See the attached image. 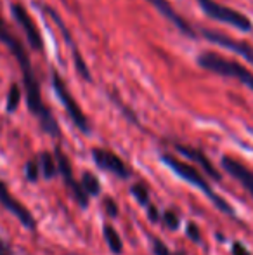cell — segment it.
Returning a JSON list of instances; mask_svg holds the SVG:
<instances>
[{
	"instance_id": "obj_18",
	"label": "cell",
	"mask_w": 253,
	"mask_h": 255,
	"mask_svg": "<svg viewBox=\"0 0 253 255\" xmlns=\"http://www.w3.org/2000/svg\"><path fill=\"white\" fill-rule=\"evenodd\" d=\"M19 101H21V87L17 84H14L9 91V96H7V111L9 113L16 111V108L19 106Z\"/></svg>"
},
{
	"instance_id": "obj_3",
	"label": "cell",
	"mask_w": 253,
	"mask_h": 255,
	"mask_svg": "<svg viewBox=\"0 0 253 255\" xmlns=\"http://www.w3.org/2000/svg\"><path fill=\"white\" fill-rule=\"evenodd\" d=\"M198 64L203 70L212 71V73L220 75V77L234 78V80L241 82L245 87L253 91V73L250 70H247L243 64L236 63V61L227 59V57L220 56L217 52L206 51L198 57Z\"/></svg>"
},
{
	"instance_id": "obj_15",
	"label": "cell",
	"mask_w": 253,
	"mask_h": 255,
	"mask_svg": "<svg viewBox=\"0 0 253 255\" xmlns=\"http://www.w3.org/2000/svg\"><path fill=\"white\" fill-rule=\"evenodd\" d=\"M102 235H104L106 243H108L109 250H111L113 254L120 255L123 252V242H122V238H120L118 231H116L111 224H104V228H102Z\"/></svg>"
},
{
	"instance_id": "obj_16",
	"label": "cell",
	"mask_w": 253,
	"mask_h": 255,
	"mask_svg": "<svg viewBox=\"0 0 253 255\" xmlns=\"http://www.w3.org/2000/svg\"><path fill=\"white\" fill-rule=\"evenodd\" d=\"M82 189H84L85 193L88 195V198L90 196H97L99 193H101V186H99V179L95 177L92 172H85L84 175H82Z\"/></svg>"
},
{
	"instance_id": "obj_5",
	"label": "cell",
	"mask_w": 253,
	"mask_h": 255,
	"mask_svg": "<svg viewBox=\"0 0 253 255\" xmlns=\"http://www.w3.org/2000/svg\"><path fill=\"white\" fill-rule=\"evenodd\" d=\"M52 87H54L59 101L63 103L64 110H66L68 117H70L71 122L75 124V127H77L78 130L88 134V132H90V125H88L87 117H85V113L82 111V108H80V104L77 103V99H75L73 96H71V92L68 91L66 84H64V80L61 78V75L56 73V71L52 73Z\"/></svg>"
},
{
	"instance_id": "obj_13",
	"label": "cell",
	"mask_w": 253,
	"mask_h": 255,
	"mask_svg": "<svg viewBox=\"0 0 253 255\" xmlns=\"http://www.w3.org/2000/svg\"><path fill=\"white\" fill-rule=\"evenodd\" d=\"M220 165H222V168L231 177L236 179V181L250 193L253 198V170H250V168L245 167L241 161L234 160V158H231V156H224L222 160H220Z\"/></svg>"
},
{
	"instance_id": "obj_7",
	"label": "cell",
	"mask_w": 253,
	"mask_h": 255,
	"mask_svg": "<svg viewBox=\"0 0 253 255\" xmlns=\"http://www.w3.org/2000/svg\"><path fill=\"white\" fill-rule=\"evenodd\" d=\"M201 33L208 42L236 52L238 56H241L243 59H247L248 63L253 66V47L252 45H248L247 42H241V40H238V38H233V37H229V35L220 33V31H215V30H201Z\"/></svg>"
},
{
	"instance_id": "obj_10",
	"label": "cell",
	"mask_w": 253,
	"mask_h": 255,
	"mask_svg": "<svg viewBox=\"0 0 253 255\" xmlns=\"http://www.w3.org/2000/svg\"><path fill=\"white\" fill-rule=\"evenodd\" d=\"M10 10H12V17L16 19V23L19 24L21 30L26 35L28 42H30V47H33L35 51H42L44 49V40H42L40 31H38L35 21L31 19V16L28 14V10L21 3H12Z\"/></svg>"
},
{
	"instance_id": "obj_9",
	"label": "cell",
	"mask_w": 253,
	"mask_h": 255,
	"mask_svg": "<svg viewBox=\"0 0 253 255\" xmlns=\"http://www.w3.org/2000/svg\"><path fill=\"white\" fill-rule=\"evenodd\" d=\"M92 160H94V163L97 165L99 168L116 175V177H120V179L130 177V170H128L125 161L113 151H108V149H104V148H94L92 149Z\"/></svg>"
},
{
	"instance_id": "obj_23",
	"label": "cell",
	"mask_w": 253,
	"mask_h": 255,
	"mask_svg": "<svg viewBox=\"0 0 253 255\" xmlns=\"http://www.w3.org/2000/svg\"><path fill=\"white\" fill-rule=\"evenodd\" d=\"M104 208H106V212H108L109 217H116V215H118V205H116V202L113 198L104 200Z\"/></svg>"
},
{
	"instance_id": "obj_8",
	"label": "cell",
	"mask_w": 253,
	"mask_h": 255,
	"mask_svg": "<svg viewBox=\"0 0 253 255\" xmlns=\"http://www.w3.org/2000/svg\"><path fill=\"white\" fill-rule=\"evenodd\" d=\"M0 205H2L5 210H9L10 214H12L14 217H16L17 221L24 226V228L30 229V231H35V226H37V222H35L31 212L28 210V208L24 207L19 200L14 198V196L10 195V191L7 189V186L3 184L2 181H0Z\"/></svg>"
},
{
	"instance_id": "obj_19",
	"label": "cell",
	"mask_w": 253,
	"mask_h": 255,
	"mask_svg": "<svg viewBox=\"0 0 253 255\" xmlns=\"http://www.w3.org/2000/svg\"><path fill=\"white\" fill-rule=\"evenodd\" d=\"M24 175L30 182H37L40 179V167H38L37 160H30L24 167Z\"/></svg>"
},
{
	"instance_id": "obj_17",
	"label": "cell",
	"mask_w": 253,
	"mask_h": 255,
	"mask_svg": "<svg viewBox=\"0 0 253 255\" xmlns=\"http://www.w3.org/2000/svg\"><path fill=\"white\" fill-rule=\"evenodd\" d=\"M130 193L135 198V202L141 205V207H149V191L144 184H134Z\"/></svg>"
},
{
	"instance_id": "obj_11",
	"label": "cell",
	"mask_w": 253,
	"mask_h": 255,
	"mask_svg": "<svg viewBox=\"0 0 253 255\" xmlns=\"http://www.w3.org/2000/svg\"><path fill=\"white\" fill-rule=\"evenodd\" d=\"M148 2L151 3V5L155 7V9L158 10V12L162 14L165 19H169V23H172L177 30L182 31V33L187 35V37L196 38V31L192 30L191 24L187 23V21L184 19V17L180 16L175 9H173V5L169 2V0H148Z\"/></svg>"
},
{
	"instance_id": "obj_21",
	"label": "cell",
	"mask_w": 253,
	"mask_h": 255,
	"mask_svg": "<svg viewBox=\"0 0 253 255\" xmlns=\"http://www.w3.org/2000/svg\"><path fill=\"white\" fill-rule=\"evenodd\" d=\"M151 247H153V254L155 255H173L172 252H170L169 247H167L160 238H153Z\"/></svg>"
},
{
	"instance_id": "obj_25",
	"label": "cell",
	"mask_w": 253,
	"mask_h": 255,
	"mask_svg": "<svg viewBox=\"0 0 253 255\" xmlns=\"http://www.w3.org/2000/svg\"><path fill=\"white\" fill-rule=\"evenodd\" d=\"M233 255H252L250 250L240 242H234L233 243Z\"/></svg>"
},
{
	"instance_id": "obj_4",
	"label": "cell",
	"mask_w": 253,
	"mask_h": 255,
	"mask_svg": "<svg viewBox=\"0 0 253 255\" xmlns=\"http://www.w3.org/2000/svg\"><path fill=\"white\" fill-rule=\"evenodd\" d=\"M196 2L199 3V7H201L206 16L219 21V23L229 24V26L236 28L240 31H245V33L253 30L252 21L245 14H241L240 10L233 9V7L222 5L217 0H196Z\"/></svg>"
},
{
	"instance_id": "obj_27",
	"label": "cell",
	"mask_w": 253,
	"mask_h": 255,
	"mask_svg": "<svg viewBox=\"0 0 253 255\" xmlns=\"http://www.w3.org/2000/svg\"><path fill=\"white\" fill-rule=\"evenodd\" d=\"M175 255H186V254H184V252H179V254H175Z\"/></svg>"
},
{
	"instance_id": "obj_22",
	"label": "cell",
	"mask_w": 253,
	"mask_h": 255,
	"mask_svg": "<svg viewBox=\"0 0 253 255\" xmlns=\"http://www.w3.org/2000/svg\"><path fill=\"white\" fill-rule=\"evenodd\" d=\"M186 235L189 236V238L192 240V242H201V233H199V228L194 224V222H189L186 228Z\"/></svg>"
},
{
	"instance_id": "obj_12",
	"label": "cell",
	"mask_w": 253,
	"mask_h": 255,
	"mask_svg": "<svg viewBox=\"0 0 253 255\" xmlns=\"http://www.w3.org/2000/svg\"><path fill=\"white\" fill-rule=\"evenodd\" d=\"M173 148L177 149V153L179 154H182L184 158L194 161V163L198 165V167L201 168L206 175H210L213 181H220V179H222V174L217 170L215 165L210 161V158L206 156L203 151H199V149H196V148H191V146H186V144H175Z\"/></svg>"
},
{
	"instance_id": "obj_20",
	"label": "cell",
	"mask_w": 253,
	"mask_h": 255,
	"mask_svg": "<svg viewBox=\"0 0 253 255\" xmlns=\"http://www.w3.org/2000/svg\"><path fill=\"white\" fill-rule=\"evenodd\" d=\"M162 222H163V224H165L169 229H172V231H175V229H179V226H180V219H179V215L173 214V212H170V210L163 212V215H162Z\"/></svg>"
},
{
	"instance_id": "obj_26",
	"label": "cell",
	"mask_w": 253,
	"mask_h": 255,
	"mask_svg": "<svg viewBox=\"0 0 253 255\" xmlns=\"http://www.w3.org/2000/svg\"><path fill=\"white\" fill-rule=\"evenodd\" d=\"M0 255H14L12 250H10V247L7 245L2 238H0Z\"/></svg>"
},
{
	"instance_id": "obj_24",
	"label": "cell",
	"mask_w": 253,
	"mask_h": 255,
	"mask_svg": "<svg viewBox=\"0 0 253 255\" xmlns=\"http://www.w3.org/2000/svg\"><path fill=\"white\" fill-rule=\"evenodd\" d=\"M148 219L153 222V224H156V222L162 221V217H160L158 208H156L155 205H149V207H148Z\"/></svg>"
},
{
	"instance_id": "obj_1",
	"label": "cell",
	"mask_w": 253,
	"mask_h": 255,
	"mask_svg": "<svg viewBox=\"0 0 253 255\" xmlns=\"http://www.w3.org/2000/svg\"><path fill=\"white\" fill-rule=\"evenodd\" d=\"M0 42L12 52V56L16 57V61L19 63L21 73H23V85L24 92H26V103L28 110L38 118L40 122V127L44 128V132H47L52 137H58L59 135V125L54 120L52 113L49 111V108L45 106L42 101L40 96V85L37 82V77L33 73V68H31V61L28 57L26 49L23 47V44L19 42V38L9 30V26L5 24V21L0 17Z\"/></svg>"
},
{
	"instance_id": "obj_6",
	"label": "cell",
	"mask_w": 253,
	"mask_h": 255,
	"mask_svg": "<svg viewBox=\"0 0 253 255\" xmlns=\"http://www.w3.org/2000/svg\"><path fill=\"white\" fill-rule=\"evenodd\" d=\"M54 158H56V163H58V172L61 174V177L64 179L68 189L71 191L73 200L80 205L82 208H87L88 207V195L84 191V189H82L80 182L75 179L73 168H71V163H70V160H68V156L59 148H56V156Z\"/></svg>"
},
{
	"instance_id": "obj_14",
	"label": "cell",
	"mask_w": 253,
	"mask_h": 255,
	"mask_svg": "<svg viewBox=\"0 0 253 255\" xmlns=\"http://www.w3.org/2000/svg\"><path fill=\"white\" fill-rule=\"evenodd\" d=\"M38 167H40V175L44 179H54L58 172V163H56V158L51 153H42L38 158Z\"/></svg>"
},
{
	"instance_id": "obj_2",
	"label": "cell",
	"mask_w": 253,
	"mask_h": 255,
	"mask_svg": "<svg viewBox=\"0 0 253 255\" xmlns=\"http://www.w3.org/2000/svg\"><path fill=\"white\" fill-rule=\"evenodd\" d=\"M162 161H163V163H165L167 167H169L170 170H172L175 175H179L180 179L187 181L191 186L198 188L199 191H201L203 195H205L206 198L210 200V202H212L217 208H219L220 212H222V214L234 215L233 207H231V205L227 203L226 200L220 198V196L217 195L215 191H213V188L208 184V181H206V179L203 177L201 172H199L196 167H192V165L186 163V161L179 160V158L172 156V154H162Z\"/></svg>"
}]
</instances>
